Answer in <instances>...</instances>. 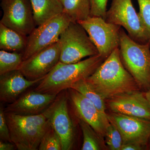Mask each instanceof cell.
I'll use <instances>...</instances> for the list:
<instances>
[{
    "mask_svg": "<svg viewBox=\"0 0 150 150\" xmlns=\"http://www.w3.org/2000/svg\"><path fill=\"white\" fill-rule=\"evenodd\" d=\"M86 79L105 100L121 94L139 90L141 88L123 65L119 48L112 51Z\"/></svg>",
    "mask_w": 150,
    "mask_h": 150,
    "instance_id": "1",
    "label": "cell"
},
{
    "mask_svg": "<svg viewBox=\"0 0 150 150\" xmlns=\"http://www.w3.org/2000/svg\"><path fill=\"white\" fill-rule=\"evenodd\" d=\"M104 60L98 54L73 64L59 62L33 90L57 95L78 81L88 77Z\"/></svg>",
    "mask_w": 150,
    "mask_h": 150,
    "instance_id": "2",
    "label": "cell"
},
{
    "mask_svg": "<svg viewBox=\"0 0 150 150\" xmlns=\"http://www.w3.org/2000/svg\"><path fill=\"white\" fill-rule=\"evenodd\" d=\"M12 143L19 150H36L51 123L44 113L23 115L5 112Z\"/></svg>",
    "mask_w": 150,
    "mask_h": 150,
    "instance_id": "3",
    "label": "cell"
},
{
    "mask_svg": "<svg viewBox=\"0 0 150 150\" xmlns=\"http://www.w3.org/2000/svg\"><path fill=\"white\" fill-rule=\"evenodd\" d=\"M119 48L123 65L140 87L150 88V42L138 43L121 27Z\"/></svg>",
    "mask_w": 150,
    "mask_h": 150,
    "instance_id": "4",
    "label": "cell"
},
{
    "mask_svg": "<svg viewBox=\"0 0 150 150\" xmlns=\"http://www.w3.org/2000/svg\"><path fill=\"white\" fill-rule=\"evenodd\" d=\"M60 62L73 64L99 54L87 33L77 22H71L60 35Z\"/></svg>",
    "mask_w": 150,
    "mask_h": 150,
    "instance_id": "5",
    "label": "cell"
},
{
    "mask_svg": "<svg viewBox=\"0 0 150 150\" xmlns=\"http://www.w3.org/2000/svg\"><path fill=\"white\" fill-rule=\"evenodd\" d=\"M77 23L85 30L99 54L105 60L119 48L121 26L98 16H91Z\"/></svg>",
    "mask_w": 150,
    "mask_h": 150,
    "instance_id": "6",
    "label": "cell"
},
{
    "mask_svg": "<svg viewBox=\"0 0 150 150\" xmlns=\"http://www.w3.org/2000/svg\"><path fill=\"white\" fill-rule=\"evenodd\" d=\"M71 22L70 18L63 12L36 26L28 36L27 45L23 54V61L58 42L62 33Z\"/></svg>",
    "mask_w": 150,
    "mask_h": 150,
    "instance_id": "7",
    "label": "cell"
},
{
    "mask_svg": "<svg viewBox=\"0 0 150 150\" xmlns=\"http://www.w3.org/2000/svg\"><path fill=\"white\" fill-rule=\"evenodd\" d=\"M105 20L125 28L129 36L138 43L150 42L131 0H112Z\"/></svg>",
    "mask_w": 150,
    "mask_h": 150,
    "instance_id": "8",
    "label": "cell"
},
{
    "mask_svg": "<svg viewBox=\"0 0 150 150\" xmlns=\"http://www.w3.org/2000/svg\"><path fill=\"white\" fill-rule=\"evenodd\" d=\"M1 6L0 23L27 36L36 28L30 0H1Z\"/></svg>",
    "mask_w": 150,
    "mask_h": 150,
    "instance_id": "9",
    "label": "cell"
},
{
    "mask_svg": "<svg viewBox=\"0 0 150 150\" xmlns=\"http://www.w3.org/2000/svg\"><path fill=\"white\" fill-rule=\"evenodd\" d=\"M61 51L59 41L23 61L18 70L29 80L43 79L60 62Z\"/></svg>",
    "mask_w": 150,
    "mask_h": 150,
    "instance_id": "10",
    "label": "cell"
},
{
    "mask_svg": "<svg viewBox=\"0 0 150 150\" xmlns=\"http://www.w3.org/2000/svg\"><path fill=\"white\" fill-rule=\"evenodd\" d=\"M107 116L109 122L113 123L121 133L123 144L136 143L145 148L148 146L150 120L112 112Z\"/></svg>",
    "mask_w": 150,
    "mask_h": 150,
    "instance_id": "11",
    "label": "cell"
},
{
    "mask_svg": "<svg viewBox=\"0 0 150 150\" xmlns=\"http://www.w3.org/2000/svg\"><path fill=\"white\" fill-rule=\"evenodd\" d=\"M43 113L60 137L62 150H71L74 144V131L66 96L62 95L56 98Z\"/></svg>",
    "mask_w": 150,
    "mask_h": 150,
    "instance_id": "12",
    "label": "cell"
},
{
    "mask_svg": "<svg viewBox=\"0 0 150 150\" xmlns=\"http://www.w3.org/2000/svg\"><path fill=\"white\" fill-rule=\"evenodd\" d=\"M112 112L150 120V106L139 90L121 94L107 100Z\"/></svg>",
    "mask_w": 150,
    "mask_h": 150,
    "instance_id": "13",
    "label": "cell"
},
{
    "mask_svg": "<svg viewBox=\"0 0 150 150\" xmlns=\"http://www.w3.org/2000/svg\"><path fill=\"white\" fill-rule=\"evenodd\" d=\"M70 98L79 117L86 122L100 137H105L110 122L89 100L72 88H69Z\"/></svg>",
    "mask_w": 150,
    "mask_h": 150,
    "instance_id": "14",
    "label": "cell"
},
{
    "mask_svg": "<svg viewBox=\"0 0 150 150\" xmlns=\"http://www.w3.org/2000/svg\"><path fill=\"white\" fill-rule=\"evenodd\" d=\"M57 95L41 93L35 91L28 92L8 103L4 109L6 112L31 115L43 113L52 104Z\"/></svg>",
    "mask_w": 150,
    "mask_h": 150,
    "instance_id": "15",
    "label": "cell"
},
{
    "mask_svg": "<svg viewBox=\"0 0 150 150\" xmlns=\"http://www.w3.org/2000/svg\"><path fill=\"white\" fill-rule=\"evenodd\" d=\"M43 79L29 80L18 70L0 75L1 102L8 103L13 102L26 89L38 83Z\"/></svg>",
    "mask_w": 150,
    "mask_h": 150,
    "instance_id": "16",
    "label": "cell"
},
{
    "mask_svg": "<svg viewBox=\"0 0 150 150\" xmlns=\"http://www.w3.org/2000/svg\"><path fill=\"white\" fill-rule=\"evenodd\" d=\"M30 1L36 26L63 12L60 0H30Z\"/></svg>",
    "mask_w": 150,
    "mask_h": 150,
    "instance_id": "17",
    "label": "cell"
},
{
    "mask_svg": "<svg viewBox=\"0 0 150 150\" xmlns=\"http://www.w3.org/2000/svg\"><path fill=\"white\" fill-rule=\"evenodd\" d=\"M28 36L0 23V49L9 52L23 54L27 43Z\"/></svg>",
    "mask_w": 150,
    "mask_h": 150,
    "instance_id": "18",
    "label": "cell"
},
{
    "mask_svg": "<svg viewBox=\"0 0 150 150\" xmlns=\"http://www.w3.org/2000/svg\"><path fill=\"white\" fill-rule=\"evenodd\" d=\"M65 13L72 22H78L91 16L90 0H60Z\"/></svg>",
    "mask_w": 150,
    "mask_h": 150,
    "instance_id": "19",
    "label": "cell"
},
{
    "mask_svg": "<svg viewBox=\"0 0 150 150\" xmlns=\"http://www.w3.org/2000/svg\"><path fill=\"white\" fill-rule=\"evenodd\" d=\"M70 88L74 89L82 94L92 102L100 112L104 115H107L105 112V100L86 79L78 81Z\"/></svg>",
    "mask_w": 150,
    "mask_h": 150,
    "instance_id": "20",
    "label": "cell"
},
{
    "mask_svg": "<svg viewBox=\"0 0 150 150\" xmlns=\"http://www.w3.org/2000/svg\"><path fill=\"white\" fill-rule=\"evenodd\" d=\"M23 53L0 51V75L18 70L23 62Z\"/></svg>",
    "mask_w": 150,
    "mask_h": 150,
    "instance_id": "21",
    "label": "cell"
},
{
    "mask_svg": "<svg viewBox=\"0 0 150 150\" xmlns=\"http://www.w3.org/2000/svg\"><path fill=\"white\" fill-rule=\"evenodd\" d=\"M79 123L83 135L82 150H100L102 144L98 135L86 122L79 118Z\"/></svg>",
    "mask_w": 150,
    "mask_h": 150,
    "instance_id": "22",
    "label": "cell"
},
{
    "mask_svg": "<svg viewBox=\"0 0 150 150\" xmlns=\"http://www.w3.org/2000/svg\"><path fill=\"white\" fill-rule=\"evenodd\" d=\"M38 150H62L61 139L51 124L42 137Z\"/></svg>",
    "mask_w": 150,
    "mask_h": 150,
    "instance_id": "23",
    "label": "cell"
},
{
    "mask_svg": "<svg viewBox=\"0 0 150 150\" xmlns=\"http://www.w3.org/2000/svg\"><path fill=\"white\" fill-rule=\"evenodd\" d=\"M105 142L111 150H121L123 144L121 133L113 124L110 123L108 127L105 134Z\"/></svg>",
    "mask_w": 150,
    "mask_h": 150,
    "instance_id": "24",
    "label": "cell"
},
{
    "mask_svg": "<svg viewBox=\"0 0 150 150\" xmlns=\"http://www.w3.org/2000/svg\"><path fill=\"white\" fill-rule=\"evenodd\" d=\"M139 7V16L150 40V0H137Z\"/></svg>",
    "mask_w": 150,
    "mask_h": 150,
    "instance_id": "25",
    "label": "cell"
},
{
    "mask_svg": "<svg viewBox=\"0 0 150 150\" xmlns=\"http://www.w3.org/2000/svg\"><path fill=\"white\" fill-rule=\"evenodd\" d=\"M91 16L102 17L105 19L108 0H90Z\"/></svg>",
    "mask_w": 150,
    "mask_h": 150,
    "instance_id": "26",
    "label": "cell"
},
{
    "mask_svg": "<svg viewBox=\"0 0 150 150\" xmlns=\"http://www.w3.org/2000/svg\"><path fill=\"white\" fill-rule=\"evenodd\" d=\"M0 139L4 142H11L8 125L4 109H0Z\"/></svg>",
    "mask_w": 150,
    "mask_h": 150,
    "instance_id": "27",
    "label": "cell"
},
{
    "mask_svg": "<svg viewBox=\"0 0 150 150\" xmlns=\"http://www.w3.org/2000/svg\"><path fill=\"white\" fill-rule=\"evenodd\" d=\"M145 149L142 145L136 143H128L123 144L121 150H141Z\"/></svg>",
    "mask_w": 150,
    "mask_h": 150,
    "instance_id": "28",
    "label": "cell"
},
{
    "mask_svg": "<svg viewBox=\"0 0 150 150\" xmlns=\"http://www.w3.org/2000/svg\"><path fill=\"white\" fill-rule=\"evenodd\" d=\"M16 147L11 142L0 141V150H13Z\"/></svg>",
    "mask_w": 150,
    "mask_h": 150,
    "instance_id": "29",
    "label": "cell"
},
{
    "mask_svg": "<svg viewBox=\"0 0 150 150\" xmlns=\"http://www.w3.org/2000/svg\"><path fill=\"white\" fill-rule=\"evenodd\" d=\"M144 94L150 106V88L146 90V92L144 93Z\"/></svg>",
    "mask_w": 150,
    "mask_h": 150,
    "instance_id": "30",
    "label": "cell"
},
{
    "mask_svg": "<svg viewBox=\"0 0 150 150\" xmlns=\"http://www.w3.org/2000/svg\"><path fill=\"white\" fill-rule=\"evenodd\" d=\"M148 146H149V149L150 150V139L149 140V144H148Z\"/></svg>",
    "mask_w": 150,
    "mask_h": 150,
    "instance_id": "31",
    "label": "cell"
},
{
    "mask_svg": "<svg viewBox=\"0 0 150 150\" xmlns=\"http://www.w3.org/2000/svg\"></svg>",
    "mask_w": 150,
    "mask_h": 150,
    "instance_id": "32",
    "label": "cell"
}]
</instances>
